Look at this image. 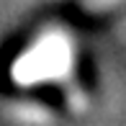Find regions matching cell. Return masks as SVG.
Instances as JSON below:
<instances>
[{
    "mask_svg": "<svg viewBox=\"0 0 126 126\" xmlns=\"http://www.w3.org/2000/svg\"><path fill=\"white\" fill-rule=\"evenodd\" d=\"M75 75V39L62 26H49L16 57L10 77L21 88L41 82H72Z\"/></svg>",
    "mask_w": 126,
    "mask_h": 126,
    "instance_id": "cell-1",
    "label": "cell"
},
{
    "mask_svg": "<svg viewBox=\"0 0 126 126\" xmlns=\"http://www.w3.org/2000/svg\"><path fill=\"white\" fill-rule=\"evenodd\" d=\"M8 116L13 118L18 126H51L57 121V116L41 103H26L16 100L8 106Z\"/></svg>",
    "mask_w": 126,
    "mask_h": 126,
    "instance_id": "cell-2",
    "label": "cell"
},
{
    "mask_svg": "<svg viewBox=\"0 0 126 126\" xmlns=\"http://www.w3.org/2000/svg\"><path fill=\"white\" fill-rule=\"evenodd\" d=\"M124 0H82V8L88 13H103V10H111L116 5H121Z\"/></svg>",
    "mask_w": 126,
    "mask_h": 126,
    "instance_id": "cell-3",
    "label": "cell"
}]
</instances>
